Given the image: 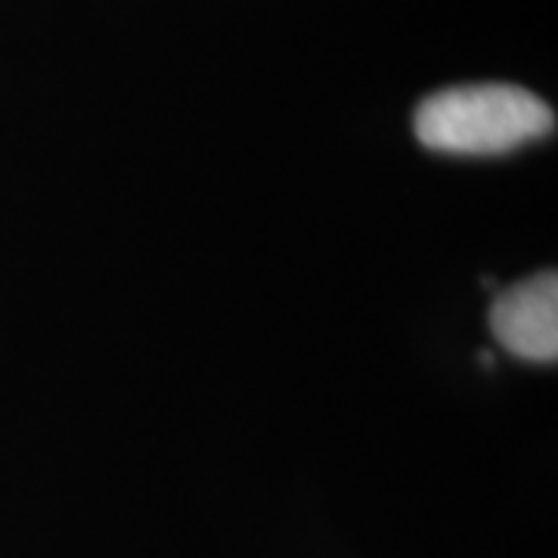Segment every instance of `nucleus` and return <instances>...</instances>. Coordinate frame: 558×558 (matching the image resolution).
<instances>
[{"label": "nucleus", "instance_id": "f03ea898", "mask_svg": "<svg viewBox=\"0 0 558 558\" xmlns=\"http://www.w3.org/2000/svg\"><path fill=\"white\" fill-rule=\"evenodd\" d=\"M490 329L512 354L537 363L558 357V279L553 270L499 292L490 307Z\"/></svg>", "mask_w": 558, "mask_h": 558}, {"label": "nucleus", "instance_id": "f257e3e1", "mask_svg": "<svg viewBox=\"0 0 558 558\" xmlns=\"http://www.w3.org/2000/svg\"><path fill=\"white\" fill-rule=\"evenodd\" d=\"M556 128V116L515 84L450 87L418 106L416 137L438 153L497 156Z\"/></svg>", "mask_w": 558, "mask_h": 558}]
</instances>
